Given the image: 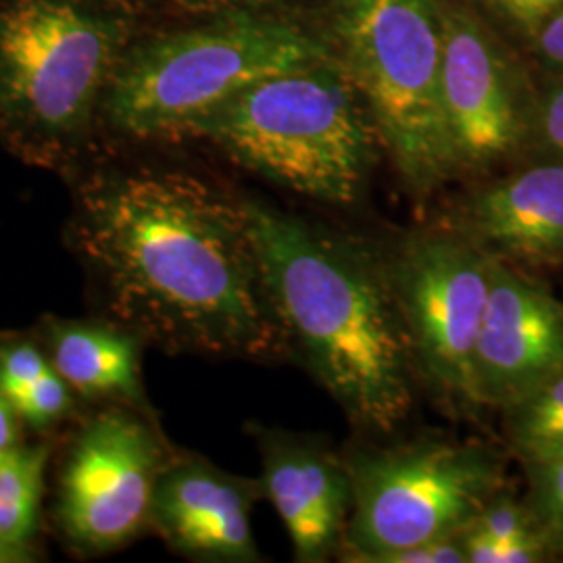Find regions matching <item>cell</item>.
Listing matches in <instances>:
<instances>
[{
  "mask_svg": "<svg viewBox=\"0 0 563 563\" xmlns=\"http://www.w3.org/2000/svg\"><path fill=\"white\" fill-rule=\"evenodd\" d=\"M34 562V551L30 544H11L0 541V563Z\"/></svg>",
  "mask_w": 563,
  "mask_h": 563,
  "instance_id": "27",
  "label": "cell"
},
{
  "mask_svg": "<svg viewBox=\"0 0 563 563\" xmlns=\"http://www.w3.org/2000/svg\"><path fill=\"white\" fill-rule=\"evenodd\" d=\"M20 413L11 399L0 388V453L20 446Z\"/></svg>",
  "mask_w": 563,
  "mask_h": 563,
  "instance_id": "24",
  "label": "cell"
},
{
  "mask_svg": "<svg viewBox=\"0 0 563 563\" xmlns=\"http://www.w3.org/2000/svg\"><path fill=\"white\" fill-rule=\"evenodd\" d=\"M262 495V481L232 476L202 460L167 462L155 488L151 526L188 558L260 562L251 511Z\"/></svg>",
  "mask_w": 563,
  "mask_h": 563,
  "instance_id": "12",
  "label": "cell"
},
{
  "mask_svg": "<svg viewBox=\"0 0 563 563\" xmlns=\"http://www.w3.org/2000/svg\"><path fill=\"white\" fill-rule=\"evenodd\" d=\"M511 265L563 262V165H539L465 202L451 225Z\"/></svg>",
  "mask_w": 563,
  "mask_h": 563,
  "instance_id": "14",
  "label": "cell"
},
{
  "mask_svg": "<svg viewBox=\"0 0 563 563\" xmlns=\"http://www.w3.org/2000/svg\"><path fill=\"white\" fill-rule=\"evenodd\" d=\"M48 451L13 449L0 462V541L27 544L38 526Z\"/></svg>",
  "mask_w": 563,
  "mask_h": 563,
  "instance_id": "17",
  "label": "cell"
},
{
  "mask_svg": "<svg viewBox=\"0 0 563 563\" xmlns=\"http://www.w3.org/2000/svg\"><path fill=\"white\" fill-rule=\"evenodd\" d=\"M383 563H467L462 530L411 544L384 558Z\"/></svg>",
  "mask_w": 563,
  "mask_h": 563,
  "instance_id": "22",
  "label": "cell"
},
{
  "mask_svg": "<svg viewBox=\"0 0 563 563\" xmlns=\"http://www.w3.org/2000/svg\"><path fill=\"white\" fill-rule=\"evenodd\" d=\"M113 30L65 0H21L0 18V111L44 141L90 118Z\"/></svg>",
  "mask_w": 563,
  "mask_h": 563,
  "instance_id": "7",
  "label": "cell"
},
{
  "mask_svg": "<svg viewBox=\"0 0 563 563\" xmlns=\"http://www.w3.org/2000/svg\"><path fill=\"white\" fill-rule=\"evenodd\" d=\"M48 369H53V363L34 344L20 342L0 351V388L11 402Z\"/></svg>",
  "mask_w": 563,
  "mask_h": 563,
  "instance_id": "21",
  "label": "cell"
},
{
  "mask_svg": "<svg viewBox=\"0 0 563 563\" xmlns=\"http://www.w3.org/2000/svg\"><path fill=\"white\" fill-rule=\"evenodd\" d=\"M386 260L418 374L453 409H478L472 355L490 290V255L449 228L407 234Z\"/></svg>",
  "mask_w": 563,
  "mask_h": 563,
  "instance_id": "8",
  "label": "cell"
},
{
  "mask_svg": "<svg viewBox=\"0 0 563 563\" xmlns=\"http://www.w3.org/2000/svg\"><path fill=\"white\" fill-rule=\"evenodd\" d=\"M543 128L547 142L563 155V88L547 102Z\"/></svg>",
  "mask_w": 563,
  "mask_h": 563,
  "instance_id": "25",
  "label": "cell"
},
{
  "mask_svg": "<svg viewBox=\"0 0 563 563\" xmlns=\"http://www.w3.org/2000/svg\"><path fill=\"white\" fill-rule=\"evenodd\" d=\"M530 507L543 526L551 549L563 553V455L549 462L528 463Z\"/></svg>",
  "mask_w": 563,
  "mask_h": 563,
  "instance_id": "19",
  "label": "cell"
},
{
  "mask_svg": "<svg viewBox=\"0 0 563 563\" xmlns=\"http://www.w3.org/2000/svg\"><path fill=\"white\" fill-rule=\"evenodd\" d=\"M462 537L467 563H499V553L505 544L547 539L530 504H520L505 490L495 495L463 526Z\"/></svg>",
  "mask_w": 563,
  "mask_h": 563,
  "instance_id": "18",
  "label": "cell"
},
{
  "mask_svg": "<svg viewBox=\"0 0 563 563\" xmlns=\"http://www.w3.org/2000/svg\"><path fill=\"white\" fill-rule=\"evenodd\" d=\"M443 102L462 169H478L514 151L520 113L504 67L483 30L460 11L443 13Z\"/></svg>",
  "mask_w": 563,
  "mask_h": 563,
  "instance_id": "13",
  "label": "cell"
},
{
  "mask_svg": "<svg viewBox=\"0 0 563 563\" xmlns=\"http://www.w3.org/2000/svg\"><path fill=\"white\" fill-rule=\"evenodd\" d=\"M4 455H7V453H0V462H2V457H4Z\"/></svg>",
  "mask_w": 563,
  "mask_h": 563,
  "instance_id": "29",
  "label": "cell"
},
{
  "mask_svg": "<svg viewBox=\"0 0 563 563\" xmlns=\"http://www.w3.org/2000/svg\"><path fill=\"white\" fill-rule=\"evenodd\" d=\"M342 69L402 180L430 192L462 172L443 102L437 0H336Z\"/></svg>",
  "mask_w": 563,
  "mask_h": 563,
  "instance_id": "4",
  "label": "cell"
},
{
  "mask_svg": "<svg viewBox=\"0 0 563 563\" xmlns=\"http://www.w3.org/2000/svg\"><path fill=\"white\" fill-rule=\"evenodd\" d=\"M505 15L534 34L562 7L563 0H493Z\"/></svg>",
  "mask_w": 563,
  "mask_h": 563,
  "instance_id": "23",
  "label": "cell"
},
{
  "mask_svg": "<svg viewBox=\"0 0 563 563\" xmlns=\"http://www.w3.org/2000/svg\"><path fill=\"white\" fill-rule=\"evenodd\" d=\"M263 495L278 511L295 560L323 563L344 544L353 507L346 460L318 437L260 430Z\"/></svg>",
  "mask_w": 563,
  "mask_h": 563,
  "instance_id": "11",
  "label": "cell"
},
{
  "mask_svg": "<svg viewBox=\"0 0 563 563\" xmlns=\"http://www.w3.org/2000/svg\"><path fill=\"white\" fill-rule=\"evenodd\" d=\"M21 420L36 428L57 422L71 405V386L53 367L13 401Z\"/></svg>",
  "mask_w": 563,
  "mask_h": 563,
  "instance_id": "20",
  "label": "cell"
},
{
  "mask_svg": "<svg viewBox=\"0 0 563 563\" xmlns=\"http://www.w3.org/2000/svg\"><path fill=\"white\" fill-rule=\"evenodd\" d=\"M328 60L320 42L288 23L222 21L144 48L115 78L107 113L134 136L186 134L242 90Z\"/></svg>",
  "mask_w": 563,
  "mask_h": 563,
  "instance_id": "5",
  "label": "cell"
},
{
  "mask_svg": "<svg viewBox=\"0 0 563 563\" xmlns=\"http://www.w3.org/2000/svg\"><path fill=\"white\" fill-rule=\"evenodd\" d=\"M563 367V302L518 265L490 257V290L472 355L478 407L523 399Z\"/></svg>",
  "mask_w": 563,
  "mask_h": 563,
  "instance_id": "10",
  "label": "cell"
},
{
  "mask_svg": "<svg viewBox=\"0 0 563 563\" xmlns=\"http://www.w3.org/2000/svg\"><path fill=\"white\" fill-rule=\"evenodd\" d=\"M188 2H207V0H188Z\"/></svg>",
  "mask_w": 563,
  "mask_h": 563,
  "instance_id": "28",
  "label": "cell"
},
{
  "mask_svg": "<svg viewBox=\"0 0 563 563\" xmlns=\"http://www.w3.org/2000/svg\"><path fill=\"white\" fill-rule=\"evenodd\" d=\"M342 67L330 60L260 81L192 123L244 167L316 201L360 199L374 125Z\"/></svg>",
  "mask_w": 563,
  "mask_h": 563,
  "instance_id": "3",
  "label": "cell"
},
{
  "mask_svg": "<svg viewBox=\"0 0 563 563\" xmlns=\"http://www.w3.org/2000/svg\"><path fill=\"white\" fill-rule=\"evenodd\" d=\"M155 430L109 409L84 428L63 470L59 522L81 549L109 551L151 523L155 488L167 465Z\"/></svg>",
  "mask_w": 563,
  "mask_h": 563,
  "instance_id": "9",
  "label": "cell"
},
{
  "mask_svg": "<svg viewBox=\"0 0 563 563\" xmlns=\"http://www.w3.org/2000/svg\"><path fill=\"white\" fill-rule=\"evenodd\" d=\"M344 460L353 486L349 562L383 563L411 544L460 532L505 488L499 453L472 441L434 437L367 446Z\"/></svg>",
  "mask_w": 563,
  "mask_h": 563,
  "instance_id": "6",
  "label": "cell"
},
{
  "mask_svg": "<svg viewBox=\"0 0 563 563\" xmlns=\"http://www.w3.org/2000/svg\"><path fill=\"white\" fill-rule=\"evenodd\" d=\"M74 239L111 311L165 349L249 360L286 349L246 207L201 181L139 174L95 186Z\"/></svg>",
  "mask_w": 563,
  "mask_h": 563,
  "instance_id": "1",
  "label": "cell"
},
{
  "mask_svg": "<svg viewBox=\"0 0 563 563\" xmlns=\"http://www.w3.org/2000/svg\"><path fill=\"white\" fill-rule=\"evenodd\" d=\"M286 349L349 422L388 434L411 413L418 367L388 260L322 225L244 202Z\"/></svg>",
  "mask_w": 563,
  "mask_h": 563,
  "instance_id": "2",
  "label": "cell"
},
{
  "mask_svg": "<svg viewBox=\"0 0 563 563\" xmlns=\"http://www.w3.org/2000/svg\"><path fill=\"white\" fill-rule=\"evenodd\" d=\"M504 411L507 441L526 465L562 457L563 367Z\"/></svg>",
  "mask_w": 563,
  "mask_h": 563,
  "instance_id": "16",
  "label": "cell"
},
{
  "mask_svg": "<svg viewBox=\"0 0 563 563\" xmlns=\"http://www.w3.org/2000/svg\"><path fill=\"white\" fill-rule=\"evenodd\" d=\"M541 44L547 59L563 69V11L547 21L541 30Z\"/></svg>",
  "mask_w": 563,
  "mask_h": 563,
  "instance_id": "26",
  "label": "cell"
},
{
  "mask_svg": "<svg viewBox=\"0 0 563 563\" xmlns=\"http://www.w3.org/2000/svg\"><path fill=\"white\" fill-rule=\"evenodd\" d=\"M51 363L81 395L141 399L139 341L128 332L65 323L53 332Z\"/></svg>",
  "mask_w": 563,
  "mask_h": 563,
  "instance_id": "15",
  "label": "cell"
}]
</instances>
